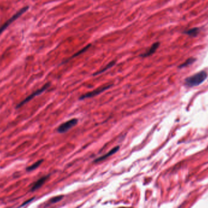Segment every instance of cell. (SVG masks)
Listing matches in <instances>:
<instances>
[{
  "mask_svg": "<svg viewBox=\"0 0 208 208\" xmlns=\"http://www.w3.org/2000/svg\"><path fill=\"white\" fill-rule=\"evenodd\" d=\"M78 123V120L77 118H72V119L61 124L57 130L58 133L63 134L67 133L70 130L73 128Z\"/></svg>",
  "mask_w": 208,
  "mask_h": 208,
  "instance_id": "7a4b0ae2",
  "label": "cell"
},
{
  "mask_svg": "<svg viewBox=\"0 0 208 208\" xmlns=\"http://www.w3.org/2000/svg\"><path fill=\"white\" fill-rule=\"evenodd\" d=\"M207 77V74L204 71L200 72L185 80V84L189 87L197 86L203 82Z\"/></svg>",
  "mask_w": 208,
  "mask_h": 208,
  "instance_id": "6da1fadb",
  "label": "cell"
},
{
  "mask_svg": "<svg viewBox=\"0 0 208 208\" xmlns=\"http://www.w3.org/2000/svg\"><path fill=\"white\" fill-rule=\"evenodd\" d=\"M113 85V84H110V85H104V86H102L101 87H99V88H98L96 89H95V90L90 92H88V93H86L83 95H82L80 98H79V100H85L86 98H92V97H96L101 94H102V92H105L106 90H107V89H108L109 88H110L111 86Z\"/></svg>",
  "mask_w": 208,
  "mask_h": 208,
  "instance_id": "3957f363",
  "label": "cell"
},
{
  "mask_svg": "<svg viewBox=\"0 0 208 208\" xmlns=\"http://www.w3.org/2000/svg\"><path fill=\"white\" fill-rule=\"evenodd\" d=\"M115 64H116V61H111V62H110L109 64H108L104 68L102 69L101 70H99V71L96 72L95 73H94V74H93V76H97V75H98L102 74V73L105 72V71H107V70L110 69L113 66H114L115 65Z\"/></svg>",
  "mask_w": 208,
  "mask_h": 208,
  "instance_id": "30bf717a",
  "label": "cell"
},
{
  "mask_svg": "<svg viewBox=\"0 0 208 208\" xmlns=\"http://www.w3.org/2000/svg\"><path fill=\"white\" fill-rule=\"evenodd\" d=\"M34 200V198H32L31 199H30V200H27L26 202H24L21 206L22 207V206H25V205H26V204H27L28 203H30V202H31L33 200Z\"/></svg>",
  "mask_w": 208,
  "mask_h": 208,
  "instance_id": "9a60e30c",
  "label": "cell"
},
{
  "mask_svg": "<svg viewBox=\"0 0 208 208\" xmlns=\"http://www.w3.org/2000/svg\"><path fill=\"white\" fill-rule=\"evenodd\" d=\"M43 162V159H41V160H39L37 162H35L34 164H33L31 166H29L28 167L26 168V170L27 171H33L34 170H36V168H37Z\"/></svg>",
  "mask_w": 208,
  "mask_h": 208,
  "instance_id": "7c38bea8",
  "label": "cell"
},
{
  "mask_svg": "<svg viewBox=\"0 0 208 208\" xmlns=\"http://www.w3.org/2000/svg\"><path fill=\"white\" fill-rule=\"evenodd\" d=\"M160 42H156V43H154L152 46L149 48V50H147L145 53L144 54H142L140 56L142 57H148V56H150L152 54H154L155 51H157V50L158 48V47L160 46Z\"/></svg>",
  "mask_w": 208,
  "mask_h": 208,
  "instance_id": "ba28073f",
  "label": "cell"
},
{
  "mask_svg": "<svg viewBox=\"0 0 208 208\" xmlns=\"http://www.w3.org/2000/svg\"><path fill=\"white\" fill-rule=\"evenodd\" d=\"M28 9V7H26V8H23L22 9H21L20 11H19L17 14H15V15H14L9 20H8L7 21H6V23L3 24L2 26V27H0V34H1L5 29L13 22L17 18H18L19 17L21 16V15H22L24 12H25Z\"/></svg>",
  "mask_w": 208,
  "mask_h": 208,
  "instance_id": "5b68a950",
  "label": "cell"
},
{
  "mask_svg": "<svg viewBox=\"0 0 208 208\" xmlns=\"http://www.w3.org/2000/svg\"><path fill=\"white\" fill-rule=\"evenodd\" d=\"M120 146H116L114 147L113 148H112V149L110 152H108V153H105L104 155H103V156H102L96 159L94 161V162L96 163V162H101V161H102L106 159L108 157L111 156V155H113L115 154L116 152H117L119 151V150H120Z\"/></svg>",
  "mask_w": 208,
  "mask_h": 208,
  "instance_id": "8992f818",
  "label": "cell"
},
{
  "mask_svg": "<svg viewBox=\"0 0 208 208\" xmlns=\"http://www.w3.org/2000/svg\"><path fill=\"white\" fill-rule=\"evenodd\" d=\"M50 86V83H47L45 85H43V87H42L41 88L39 89V90L36 91V92H34V93H33L32 94H31L29 96H28L26 99H24L23 101H22L20 104H18L17 106V108L21 107L22 106H24V104H25L26 103H27V102H29L30 100H31L32 99H33L34 97H36V96H38L40 94H42L43 92H44L46 89Z\"/></svg>",
  "mask_w": 208,
  "mask_h": 208,
  "instance_id": "277c9868",
  "label": "cell"
},
{
  "mask_svg": "<svg viewBox=\"0 0 208 208\" xmlns=\"http://www.w3.org/2000/svg\"><path fill=\"white\" fill-rule=\"evenodd\" d=\"M199 29L198 27H194V28H191L190 29H188L185 32V33L189 36L191 37H195L198 35V34L199 33Z\"/></svg>",
  "mask_w": 208,
  "mask_h": 208,
  "instance_id": "8fae6325",
  "label": "cell"
},
{
  "mask_svg": "<svg viewBox=\"0 0 208 208\" xmlns=\"http://www.w3.org/2000/svg\"><path fill=\"white\" fill-rule=\"evenodd\" d=\"M195 60L196 59L195 58H193V57L189 58V59H187V60L184 63H183L180 66H179V68H183V67H187L189 65H191L192 64H193L195 61Z\"/></svg>",
  "mask_w": 208,
  "mask_h": 208,
  "instance_id": "4fadbf2b",
  "label": "cell"
},
{
  "mask_svg": "<svg viewBox=\"0 0 208 208\" xmlns=\"http://www.w3.org/2000/svg\"><path fill=\"white\" fill-rule=\"evenodd\" d=\"M64 198V195H58V196H56V197H54L53 198H52L49 202L51 204H54V203H56L58 201H60L61 200H62Z\"/></svg>",
  "mask_w": 208,
  "mask_h": 208,
  "instance_id": "5bb4252c",
  "label": "cell"
},
{
  "mask_svg": "<svg viewBox=\"0 0 208 208\" xmlns=\"http://www.w3.org/2000/svg\"><path fill=\"white\" fill-rule=\"evenodd\" d=\"M92 46V44H88V45H86V46H85L84 48H83L82 49H81V50H80L79 51H77L76 53H75V54H74L71 57H70L69 59H67V60H66V61H65L64 62H63V64H64V63H65V62H68V61H70V60H71V59H73V58H74V57H77V56H79V55H80V54H82V53H83L84 52H85L87 50H88V48H90V46Z\"/></svg>",
  "mask_w": 208,
  "mask_h": 208,
  "instance_id": "9c48e42d",
  "label": "cell"
},
{
  "mask_svg": "<svg viewBox=\"0 0 208 208\" xmlns=\"http://www.w3.org/2000/svg\"><path fill=\"white\" fill-rule=\"evenodd\" d=\"M49 177V175H46V176H43L41 178H40V179L39 180H37L33 186V187H31V190L32 192L33 191H36L37 190H38L39 188H40L43 184L44 183L46 182V181L48 180V178Z\"/></svg>",
  "mask_w": 208,
  "mask_h": 208,
  "instance_id": "52a82bcc",
  "label": "cell"
}]
</instances>
